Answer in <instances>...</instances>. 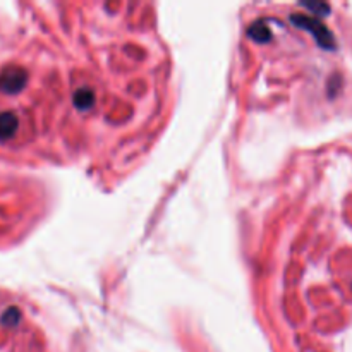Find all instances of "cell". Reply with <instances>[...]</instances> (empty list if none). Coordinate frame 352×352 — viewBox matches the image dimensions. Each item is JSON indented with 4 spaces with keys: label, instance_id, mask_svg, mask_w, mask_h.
<instances>
[{
    "label": "cell",
    "instance_id": "cell-2",
    "mask_svg": "<svg viewBox=\"0 0 352 352\" xmlns=\"http://www.w3.org/2000/svg\"><path fill=\"white\" fill-rule=\"evenodd\" d=\"M296 23L302 24V26H308V30H311L313 33H315L316 40H318L323 47H329V48L333 47L332 34H330L329 31H327V28L323 26V24H320L318 21L311 19V17L299 16V17H296Z\"/></svg>",
    "mask_w": 352,
    "mask_h": 352
},
{
    "label": "cell",
    "instance_id": "cell-3",
    "mask_svg": "<svg viewBox=\"0 0 352 352\" xmlns=\"http://www.w3.org/2000/svg\"><path fill=\"white\" fill-rule=\"evenodd\" d=\"M17 127H19V120L12 112H2L0 113V140H9L16 134Z\"/></svg>",
    "mask_w": 352,
    "mask_h": 352
},
{
    "label": "cell",
    "instance_id": "cell-1",
    "mask_svg": "<svg viewBox=\"0 0 352 352\" xmlns=\"http://www.w3.org/2000/svg\"><path fill=\"white\" fill-rule=\"evenodd\" d=\"M26 82V72L23 69H6L0 74V91L2 93H17L23 89Z\"/></svg>",
    "mask_w": 352,
    "mask_h": 352
}]
</instances>
